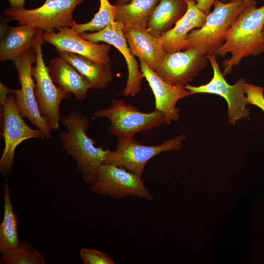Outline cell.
Returning a JSON list of instances; mask_svg holds the SVG:
<instances>
[{"label":"cell","instance_id":"cell-1","mask_svg":"<svg viewBox=\"0 0 264 264\" xmlns=\"http://www.w3.org/2000/svg\"><path fill=\"white\" fill-rule=\"evenodd\" d=\"M60 121L66 130L58 132L62 147L74 159L83 179L90 185L110 150L95 146L94 139L87 134L88 120L79 111L62 115Z\"/></svg>","mask_w":264,"mask_h":264},{"label":"cell","instance_id":"cell-2","mask_svg":"<svg viewBox=\"0 0 264 264\" xmlns=\"http://www.w3.org/2000/svg\"><path fill=\"white\" fill-rule=\"evenodd\" d=\"M264 5L258 8L253 5L239 17L228 31L224 43L214 53L222 57L231 54L222 63L223 76L230 73L242 59L264 53Z\"/></svg>","mask_w":264,"mask_h":264},{"label":"cell","instance_id":"cell-3","mask_svg":"<svg viewBox=\"0 0 264 264\" xmlns=\"http://www.w3.org/2000/svg\"><path fill=\"white\" fill-rule=\"evenodd\" d=\"M255 5V0L227 2L217 0L203 24L187 35L186 49L195 47L206 55L214 53L224 43L228 31L241 14Z\"/></svg>","mask_w":264,"mask_h":264},{"label":"cell","instance_id":"cell-4","mask_svg":"<svg viewBox=\"0 0 264 264\" xmlns=\"http://www.w3.org/2000/svg\"><path fill=\"white\" fill-rule=\"evenodd\" d=\"M43 33L38 30L31 45L36 56V65L32 66L31 73L35 81V94L40 111L51 130H55L59 127L62 116L61 103L64 99L69 98L71 94L56 86L49 74L42 51Z\"/></svg>","mask_w":264,"mask_h":264},{"label":"cell","instance_id":"cell-5","mask_svg":"<svg viewBox=\"0 0 264 264\" xmlns=\"http://www.w3.org/2000/svg\"><path fill=\"white\" fill-rule=\"evenodd\" d=\"M95 117L108 118L110 124L108 132L117 137L118 141L133 138L134 134L150 130L165 123V117L159 110H155L145 113L133 105L127 104L123 99H113L110 107L95 111Z\"/></svg>","mask_w":264,"mask_h":264},{"label":"cell","instance_id":"cell-6","mask_svg":"<svg viewBox=\"0 0 264 264\" xmlns=\"http://www.w3.org/2000/svg\"><path fill=\"white\" fill-rule=\"evenodd\" d=\"M84 0H45L41 6L32 9L14 10L4 12L8 21H16L29 25L44 32L54 31L62 27H71L75 22L73 18L75 7Z\"/></svg>","mask_w":264,"mask_h":264},{"label":"cell","instance_id":"cell-7","mask_svg":"<svg viewBox=\"0 0 264 264\" xmlns=\"http://www.w3.org/2000/svg\"><path fill=\"white\" fill-rule=\"evenodd\" d=\"M0 136L4 141V148L0 159V173L3 176L9 175L13 170L15 149L23 141L45 137L38 129L30 128L17 109L15 96L9 94L0 108Z\"/></svg>","mask_w":264,"mask_h":264},{"label":"cell","instance_id":"cell-8","mask_svg":"<svg viewBox=\"0 0 264 264\" xmlns=\"http://www.w3.org/2000/svg\"><path fill=\"white\" fill-rule=\"evenodd\" d=\"M36 61V54L31 48L13 61L21 88L14 89L13 93L15 96L17 109L22 116L26 118L39 129L45 138L50 139L52 138V130L40 111L35 94V83L31 70L32 64Z\"/></svg>","mask_w":264,"mask_h":264},{"label":"cell","instance_id":"cell-9","mask_svg":"<svg viewBox=\"0 0 264 264\" xmlns=\"http://www.w3.org/2000/svg\"><path fill=\"white\" fill-rule=\"evenodd\" d=\"M90 190L96 194L115 199L128 196L149 201L154 198L141 176L112 164H103L99 168Z\"/></svg>","mask_w":264,"mask_h":264},{"label":"cell","instance_id":"cell-10","mask_svg":"<svg viewBox=\"0 0 264 264\" xmlns=\"http://www.w3.org/2000/svg\"><path fill=\"white\" fill-rule=\"evenodd\" d=\"M185 134L165 140L156 145H145L133 138L117 141L116 149L109 151L104 164H112L124 168L141 176L147 162L154 156L165 152L175 151L181 147Z\"/></svg>","mask_w":264,"mask_h":264},{"label":"cell","instance_id":"cell-11","mask_svg":"<svg viewBox=\"0 0 264 264\" xmlns=\"http://www.w3.org/2000/svg\"><path fill=\"white\" fill-rule=\"evenodd\" d=\"M216 56L215 53L207 54L208 61L213 70V76L211 80L205 85L198 87L188 84L184 88L188 90L191 94L211 93L223 97L228 105L227 116L229 121L231 125H235L237 120L246 118L249 115V110L246 108L248 104L244 90L246 80L241 78L235 84H228L221 72Z\"/></svg>","mask_w":264,"mask_h":264},{"label":"cell","instance_id":"cell-12","mask_svg":"<svg viewBox=\"0 0 264 264\" xmlns=\"http://www.w3.org/2000/svg\"><path fill=\"white\" fill-rule=\"evenodd\" d=\"M208 61L207 55L197 48L190 47L166 53L155 73L168 84L184 88L206 66Z\"/></svg>","mask_w":264,"mask_h":264},{"label":"cell","instance_id":"cell-13","mask_svg":"<svg viewBox=\"0 0 264 264\" xmlns=\"http://www.w3.org/2000/svg\"><path fill=\"white\" fill-rule=\"evenodd\" d=\"M83 39L94 43L103 42L115 46L124 57L128 67V75L126 87L123 91L126 97H132L141 90V83L144 78L137 62L131 52L121 23L112 21L103 30L94 33L79 34Z\"/></svg>","mask_w":264,"mask_h":264},{"label":"cell","instance_id":"cell-14","mask_svg":"<svg viewBox=\"0 0 264 264\" xmlns=\"http://www.w3.org/2000/svg\"><path fill=\"white\" fill-rule=\"evenodd\" d=\"M44 41L54 46L56 49L76 53L90 60L101 63L111 62L109 55L110 44H98L82 38L71 27H62L56 31L44 32Z\"/></svg>","mask_w":264,"mask_h":264},{"label":"cell","instance_id":"cell-15","mask_svg":"<svg viewBox=\"0 0 264 264\" xmlns=\"http://www.w3.org/2000/svg\"><path fill=\"white\" fill-rule=\"evenodd\" d=\"M140 67L144 78L149 83L155 97V109L161 111L165 117V123L170 125L179 120V109L176 107L177 101L191 95L184 88L168 84L154 71L144 61L139 59Z\"/></svg>","mask_w":264,"mask_h":264},{"label":"cell","instance_id":"cell-16","mask_svg":"<svg viewBox=\"0 0 264 264\" xmlns=\"http://www.w3.org/2000/svg\"><path fill=\"white\" fill-rule=\"evenodd\" d=\"M122 26L132 54L144 61L155 72L158 70L166 54L161 37L152 36L144 27Z\"/></svg>","mask_w":264,"mask_h":264},{"label":"cell","instance_id":"cell-17","mask_svg":"<svg viewBox=\"0 0 264 264\" xmlns=\"http://www.w3.org/2000/svg\"><path fill=\"white\" fill-rule=\"evenodd\" d=\"M187 10L174 26L161 37L162 47L166 53L186 48V37L192 30L200 27L207 15L200 10L194 1H186Z\"/></svg>","mask_w":264,"mask_h":264},{"label":"cell","instance_id":"cell-18","mask_svg":"<svg viewBox=\"0 0 264 264\" xmlns=\"http://www.w3.org/2000/svg\"><path fill=\"white\" fill-rule=\"evenodd\" d=\"M60 57L73 66L88 85L90 88L105 89L113 79L110 63H96L79 54L56 49Z\"/></svg>","mask_w":264,"mask_h":264},{"label":"cell","instance_id":"cell-19","mask_svg":"<svg viewBox=\"0 0 264 264\" xmlns=\"http://www.w3.org/2000/svg\"><path fill=\"white\" fill-rule=\"evenodd\" d=\"M49 74L55 84L63 91L73 94L79 101L87 96L88 85L77 70L61 57L50 60L47 66Z\"/></svg>","mask_w":264,"mask_h":264},{"label":"cell","instance_id":"cell-20","mask_svg":"<svg viewBox=\"0 0 264 264\" xmlns=\"http://www.w3.org/2000/svg\"><path fill=\"white\" fill-rule=\"evenodd\" d=\"M186 0H160L154 10L146 29L152 36L161 37L184 15Z\"/></svg>","mask_w":264,"mask_h":264},{"label":"cell","instance_id":"cell-21","mask_svg":"<svg viewBox=\"0 0 264 264\" xmlns=\"http://www.w3.org/2000/svg\"><path fill=\"white\" fill-rule=\"evenodd\" d=\"M38 29L29 25L9 27L0 43V61H14L31 48Z\"/></svg>","mask_w":264,"mask_h":264},{"label":"cell","instance_id":"cell-22","mask_svg":"<svg viewBox=\"0 0 264 264\" xmlns=\"http://www.w3.org/2000/svg\"><path fill=\"white\" fill-rule=\"evenodd\" d=\"M160 0H132L120 6H115V21L122 25L146 27Z\"/></svg>","mask_w":264,"mask_h":264},{"label":"cell","instance_id":"cell-23","mask_svg":"<svg viewBox=\"0 0 264 264\" xmlns=\"http://www.w3.org/2000/svg\"><path fill=\"white\" fill-rule=\"evenodd\" d=\"M4 212L0 224V252L18 247L20 242L18 237L17 215L15 214L10 196V188L5 179L4 186Z\"/></svg>","mask_w":264,"mask_h":264},{"label":"cell","instance_id":"cell-24","mask_svg":"<svg viewBox=\"0 0 264 264\" xmlns=\"http://www.w3.org/2000/svg\"><path fill=\"white\" fill-rule=\"evenodd\" d=\"M1 264H44L45 258L31 243L23 240L16 248L1 253Z\"/></svg>","mask_w":264,"mask_h":264},{"label":"cell","instance_id":"cell-25","mask_svg":"<svg viewBox=\"0 0 264 264\" xmlns=\"http://www.w3.org/2000/svg\"><path fill=\"white\" fill-rule=\"evenodd\" d=\"M99 0V10L90 22L81 24L75 22L71 26L78 34L86 31H101L111 21H115V6L111 5L109 0Z\"/></svg>","mask_w":264,"mask_h":264},{"label":"cell","instance_id":"cell-26","mask_svg":"<svg viewBox=\"0 0 264 264\" xmlns=\"http://www.w3.org/2000/svg\"><path fill=\"white\" fill-rule=\"evenodd\" d=\"M80 257L84 264H113V261L105 253L88 248H82Z\"/></svg>","mask_w":264,"mask_h":264},{"label":"cell","instance_id":"cell-27","mask_svg":"<svg viewBox=\"0 0 264 264\" xmlns=\"http://www.w3.org/2000/svg\"><path fill=\"white\" fill-rule=\"evenodd\" d=\"M244 90L248 104L258 106L264 112V88L246 83Z\"/></svg>","mask_w":264,"mask_h":264},{"label":"cell","instance_id":"cell-28","mask_svg":"<svg viewBox=\"0 0 264 264\" xmlns=\"http://www.w3.org/2000/svg\"><path fill=\"white\" fill-rule=\"evenodd\" d=\"M217 0H196V4L198 7L208 15L213 5Z\"/></svg>","mask_w":264,"mask_h":264},{"label":"cell","instance_id":"cell-29","mask_svg":"<svg viewBox=\"0 0 264 264\" xmlns=\"http://www.w3.org/2000/svg\"><path fill=\"white\" fill-rule=\"evenodd\" d=\"M14 89L10 88L2 83H0V108H2L5 104L8 95L10 93H13Z\"/></svg>","mask_w":264,"mask_h":264},{"label":"cell","instance_id":"cell-30","mask_svg":"<svg viewBox=\"0 0 264 264\" xmlns=\"http://www.w3.org/2000/svg\"><path fill=\"white\" fill-rule=\"evenodd\" d=\"M10 9L14 10H22L25 9L24 3L25 0H8Z\"/></svg>","mask_w":264,"mask_h":264},{"label":"cell","instance_id":"cell-31","mask_svg":"<svg viewBox=\"0 0 264 264\" xmlns=\"http://www.w3.org/2000/svg\"><path fill=\"white\" fill-rule=\"evenodd\" d=\"M132 0H114V5L120 6L129 2Z\"/></svg>","mask_w":264,"mask_h":264},{"label":"cell","instance_id":"cell-32","mask_svg":"<svg viewBox=\"0 0 264 264\" xmlns=\"http://www.w3.org/2000/svg\"><path fill=\"white\" fill-rule=\"evenodd\" d=\"M220 0L223 2H230V1L238 2V1H241L242 0Z\"/></svg>","mask_w":264,"mask_h":264},{"label":"cell","instance_id":"cell-33","mask_svg":"<svg viewBox=\"0 0 264 264\" xmlns=\"http://www.w3.org/2000/svg\"><path fill=\"white\" fill-rule=\"evenodd\" d=\"M186 1H194L196 2V0H186Z\"/></svg>","mask_w":264,"mask_h":264},{"label":"cell","instance_id":"cell-34","mask_svg":"<svg viewBox=\"0 0 264 264\" xmlns=\"http://www.w3.org/2000/svg\"><path fill=\"white\" fill-rule=\"evenodd\" d=\"M263 33H264V27H263Z\"/></svg>","mask_w":264,"mask_h":264}]
</instances>
